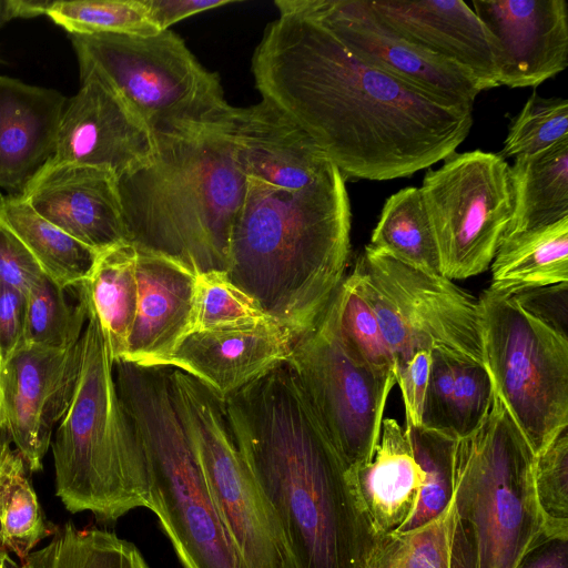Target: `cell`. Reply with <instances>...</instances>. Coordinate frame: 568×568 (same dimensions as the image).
<instances>
[{
    "mask_svg": "<svg viewBox=\"0 0 568 568\" xmlns=\"http://www.w3.org/2000/svg\"><path fill=\"white\" fill-rule=\"evenodd\" d=\"M252 72L262 98L295 120L344 178L409 176L454 153L473 125V109L367 65L300 14H280L266 27Z\"/></svg>",
    "mask_w": 568,
    "mask_h": 568,
    "instance_id": "6da1fadb",
    "label": "cell"
},
{
    "mask_svg": "<svg viewBox=\"0 0 568 568\" xmlns=\"http://www.w3.org/2000/svg\"><path fill=\"white\" fill-rule=\"evenodd\" d=\"M281 534L283 568H366L378 540L352 473L285 362L224 399Z\"/></svg>",
    "mask_w": 568,
    "mask_h": 568,
    "instance_id": "7a4b0ae2",
    "label": "cell"
},
{
    "mask_svg": "<svg viewBox=\"0 0 568 568\" xmlns=\"http://www.w3.org/2000/svg\"><path fill=\"white\" fill-rule=\"evenodd\" d=\"M349 251V199L334 164L296 191L246 180L225 276L297 338L334 297Z\"/></svg>",
    "mask_w": 568,
    "mask_h": 568,
    "instance_id": "3957f363",
    "label": "cell"
},
{
    "mask_svg": "<svg viewBox=\"0 0 568 568\" xmlns=\"http://www.w3.org/2000/svg\"><path fill=\"white\" fill-rule=\"evenodd\" d=\"M232 128L154 140L152 159L116 178L128 243L196 274L225 273L246 190Z\"/></svg>",
    "mask_w": 568,
    "mask_h": 568,
    "instance_id": "277c9868",
    "label": "cell"
},
{
    "mask_svg": "<svg viewBox=\"0 0 568 568\" xmlns=\"http://www.w3.org/2000/svg\"><path fill=\"white\" fill-rule=\"evenodd\" d=\"M88 305L77 388L51 442L55 496L71 514L88 510L98 523L113 524L135 508L149 509V476L116 390L108 341Z\"/></svg>",
    "mask_w": 568,
    "mask_h": 568,
    "instance_id": "5b68a950",
    "label": "cell"
},
{
    "mask_svg": "<svg viewBox=\"0 0 568 568\" xmlns=\"http://www.w3.org/2000/svg\"><path fill=\"white\" fill-rule=\"evenodd\" d=\"M536 455L493 387L483 424L455 444L450 568H518L544 539Z\"/></svg>",
    "mask_w": 568,
    "mask_h": 568,
    "instance_id": "8992f818",
    "label": "cell"
},
{
    "mask_svg": "<svg viewBox=\"0 0 568 568\" xmlns=\"http://www.w3.org/2000/svg\"><path fill=\"white\" fill-rule=\"evenodd\" d=\"M116 390L142 447L150 507L183 568H246L212 501L180 420L169 367L113 363Z\"/></svg>",
    "mask_w": 568,
    "mask_h": 568,
    "instance_id": "52a82bcc",
    "label": "cell"
},
{
    "mask_svg": "<svg viewBox=\"0 0 568 568\" xmlns=\"http://www.w3.org/2000/svg\"><path fill=\"white\" fill-rule=\"evenodd\" d=\"M80 78L106 85L145 124L153 140L192 136L232 123L235 109L220 78L173 31L151 36L73 34Z\"/></svg>",
    "mask_w": 568,
    "mask_h": 568,
    "instance_id": "ba28073f",
    "label": "cell"
},
{
    "mask_svg": "<svg viewBox=\"0 0 568 568\" xmlns=\"http://www.w3.org/2000/svg\"><path fill=\"white\" fill-rule=\"evenodd\" d=\"M493 387L535 455L568 428V338L526 312L511 295L478 298Z\"/></svg>",
    "mask_w": 568,
    "mask_h": 568,
    "instance_id": "9c48e42d",
    "label": "cell"
},
{
    "mask_svg": "<svg viewBox=\"0 0 568 568\" xmlns=\"http://www.w3.org/2000/svg\"><path fill=\"white\" fill-rule=\"evenodd\" d=\"M351 274L377 317L394 363L417 351L439 349L484 364L479 302L452 280L368 244Z\"/></svg>",
    "mask_w": 568,
    "mask_h": 568,
    "instance_id": "30bf717a",
    "label": "cell"
},
{
    "mask_svg": "<svg viewBox=\"0 0 568 568\" xmlns=\"http://www.w3.org/2000/svg\"><path fill=\"white\" fill-rule=\"evenodd\" d=\"M173 404L212 501L246 568H283L280 530L229 424L224 399L169 367Z\"/></svg>",
    "mask_w": 568,
    "mask_h": 568,
    "instance_id": "8fae6325",
    "label": "cell"
},
{
    "mask_svg": "<svg viewBox=\"0 0 568 568\" xmlns=\"http://www.w3.org/2000/svg\"><path fill=\"white\" fill-rule=\"evenodd\" d=\"M337 291L316 324L294 341L286 363L354 470L373 457L396 378L374 372L348 348L339 327Z\"/></svg>",
    "mask_w": 568,
    "mask_h": 568,
    "instance_id": "7c38bea8",
    "label": "cell"
},
{
    "mask_svg": "<svg viewBox=\"0 0 568 568\" xmlns=\"http://www.w3.org/2000/svg\"><path fill=\"white\" fill-rule=\"evenodd\" d=\"M419 187L436 241L440 273L464 280L484 273L513 215L510 166L491 152L452 153Z\"/></svg>",
    "mask_w": 568,
    "mask_h": 568,
    "instance_id": "4fadbf2b",
    "label": "cell"
},
{
    "mask_svg": "<svg viewBox=\"0 0 568 568\" xmlns=\"http://www.w3.org/2000/svg\"><path fill=\"white\" fill-rule=\"evenodd\" d=\"M280 14L313 18L355 57L453 106L473 109L481 92L464 69L408 40L381 18L369 0H276Z\"/></svg>",
    "mask_w": 568,
    "mask_h": 568,
    "instance_id": "5bb4252c",
    "label": "cell"
},
{
    "mask_svg": "<svg viewBox=\"0 0 568 568\" xmlns=\"http://www.w3.org/2000/svg\"><path fill=\"white\" fill-rule=\"evenodd\" d=\"M81 358V339L63 349L23 344L1 369L0 425L30 473L42 469L53 428L73 399Z\"/></svg>",
    "mask_w": 568,
    "mask_h": 568,
    "instance_id": "9a60e30c",
    "label": "cell"
},
{
    "mask_svg": "<svg viewBox=\"0 0 568 568\" xmlns=\"http://www.w3.org/2000/svg\"><path fill=\"white\" fill-rule=\"evenodd\" d=\"M493 43L499 85L537 87L568 65L565 0H473Z\"/></svg>",
    "mask_w": 568,
    "mask_h": 568,
    "instance_id": "2e32d148",
    "label": "cell"
},
{
    "mask_svg": "<svg viewBox=\"0 0 568 568\" xmlns=\"http://www.w3.org/2000/svg\"><path fill=\"white\" fill-rule=\"evenodd\" d=\"M154 152L145 124L106 85L85 77L67 100L49 164L88 165L118 178L146 164Z\"/></svg>",
    "mask_w": 568,
    "mask_h": 568,
    "instance_id": "e0dca14e",
    "label": "cell"
},
{
    "mask_svg": "<svg viewBox=\"0 0 568 568\" xmlns=\"http://www.w3.org/2000/svg\"><path fill=\"white\" fill-rule=\"evenodd\" d=\"M19 196L97 253L128 243L116 176L110 171L72 163L49 164Z\"/></svg>",
    "mask_w": 568,
    "mask_h": 568,
    "instance_id": "ac0fdd59",
    "label": "cell"
},
{
    "mask_svg": "<svg viewBox=\"0 0 568 568\" xmlns=\"http://www.w3.org/2000/svg\"><path fill=\"white\" fill-rule=\"evenodd\" d=\"M232 134L246 180L285 191L317 181L333 165L307 132L273 102L236 108Z\"/></svg>",
    "mask_w": 568,
    "mask_h": 568,
    "instance_id": "d6986e66",
    "label": "cell"
},
{
    "mask_svg": "<svg viewBox=\"0 0 568 568\" xmlns=\"http://www.w3.org/2000/svg\"><path fill=\"white\" fill-rule=\"evenodd\" d=\"M295 339L276 322L248 328L191 332L156 366L178 368L225 399L285 363Z\"/></svg>",
    "mask_w": 568,
    "mask_h": 568,
    "instance_id": "ffe728a7",
    "label": "cell"
},
{
    "mask_svg": "<svg viewBox=\"0 0 568 568\" xmlns=\"http://www.w3.org/2000/svg\"><path fill=\"white\" fill-rule=\"evenodd\" d=\"M374 11L408 40L467 71L481 91L499 87L493 43L463 0H369Z\"/></svg>",
    "mask_w": 568,
    "mask_h": 568,
    "instance_id": "44dd1931",
    "label": "cell"
},
{
    "mask_svg": "<svg viewBox=\"0 0 568 568\" xmlns=\"http://www.w3.org/2000/svg\"><path fill=\"white\" fill-rule=\"evenodd\" d=\"M136 252L138 306L122 359L156 366L192 331L199 274L163 255Z\"/></svg>",
    "mask_w": 568,
    "mask_h": 568,
    "instance_id": "7402d4cb",
    "label": "cell"
},
{
    "mask_svg": "<svg viewBox=\"0 0 568 568\" xmlns=\"http://www.w3.org/2000/svg\"><path fill=\"white\" fill-rule=\"evenodd\" d=\"M67 98L0 75V189L21 195L51 162Z\"/></svg>",
    "mask_w": 568,
    "mask_h": 568,
    "instance_id": "603a6c76",
    "label": "cell"
},
{
    "mask_svg": "<svg viewBox=\"0 0 568 568\" xmlns=\"http://www.w3.org/2000/svg\"><path fill=\"white\" fill-rule=\"evenodd\" d=\"M351 473L375 535L398 531L416 508L424 475L396 419H383L373 457Z\"/></svg>",
    "mask_w": 568,
    "mask_h": 568,
    "instance_id": "cb8c5ba5",
    "label": "cell"
},
{
    "mask_svg": "<svg viewBox=\"0 0 568 568\" xmlns=\"http://www.w3.org/2000/svg\"><path fill=\"white\" fill-rule=\"evenodd\" d=\"M490 270L489 290L505 295L568 282V217L506 236Z\"/></svg>",
    "mask_w": 568,
    "mask_h": 568,
    "instance_id": "d4e9b609",
    "label": "cell"
},
{
    "mask_svg": "<svg viewBox=\"0 0 568 568\" xmlns=\"http://www.w3.org/2000/svg\"><path fill=\"white\" fill-rule=\"evenodd\" d=\"M510 180L513 215L505 237L568 217V138L516 156Z\"/></svg>",
    "mask_w": 568,
    "mask_h": 568,
    "instance_id": "484cf974",
    "label": "cell"
},
{
    "mask_svg": "<svg viewBox=\"0 0 568 568\" xmlns=\"http://www.w3.org/2000/svg\"><path fill=\"white\" fill-rule=\"evenodd\" d=\"M136 247L123 243L99 253L81 283L104 332L113 362L128 351L138 306Z\"/></svg>",
    "mask_w": 568,
    "mask_h": 568,
    "instance_id": "4316f807",
    "label": "cell"
},
{
    "mask_svg": "<svg viewBox=\"0 0 568 568\" xmlns=\"http://www.w3.org/2000/svg\"><path fill=\"white\" fill-rule=\"evenodd\" d=\"M0 223L29 250L43 273L65 288L83 283L99 255L38 214L21 196H0Z\"/></svg>",
    "mask_w": 568,
    "mask_h": 568,
    "instance_id": "83f0119b",
    "label": "cell"
},
{
    "mask_svg": "<svg viewBox=\"0 0 568 568\" xmlns=\"http://www.w3.org/2000/svg\"><path fill=\"white\" fill-rule=\"evenodd\" d=\"M368 245L423 272L442 274L418 187L402 189L386 200Z\"/></svg>",
    "mask_w": 568,
    "mask_h": 568,
    "instance_id": "f1b7e54d",
    "label": "cell"
},
{
    "mask_svg": "<svg viewBox=\"0 0 568 568\" xmlns=\"http://www.w3.org/2000/svg\"><path fill=\"white\" fill-rule=\"evenodd\" d=\"M57 527L41 508L22 456L6 445L0 452V548L23 560Z\"/></svg>",
    "mask_w": 568,
    "mask_h": 568,
    "instance_id": "f546056e",
    "label": "cell"
},
{
    "mask_svg": "<svg viewBox=\"0 0 568 568\" xmlns=\"http://www.w3.org/2000/svg\"><path fill=\"white\" fill-rule=\"evenodd\" d=\"M20 568H150L138 547L112 531L58 526L48 545L31 551Z\"/></svg>",
    "mask_w": 568,
    "mask_h": 568,
    "instance_id": "4dcf8cb0",
    "label": "cell"
},
{
    "mask_svg": "<svg viewBox=\"0 0 568 568\" xmlns=\"http://www.w3.org/2000/svg\"><path fill=\"white\" fill-rule=\"evenodd\" d=\"M65 288L43 274L27 294L26 345L63 349L81 339L88 320V298L82 285L74 287L75 304Z\"/></svg>",
    "mask_w": 568,
    "mask_h": 568,
    "instance_id": "1f68e13d",
    "label": "cell"
},
{
    "mask_svg": "<svg viewBox=\"0 0 568 568\" xmlns=\"http://www.w3.org/2000/svg\"><path fill=\"white\" fill-rule=\"evenodd\" d=\"M423 470V485L416 508L396 532L418 528L443 514L453 495L455 438L422 426L404 427Z\"/></svg>",
    "mask_w": 568,
    "mask_h": 568,
    "instance_id": "d6a6232c",
    "label": "cell"
},
{
    "mask_svg": "<svg viewBox=\"0 0 568 568\" xmlns=\"http://www.w3.org/2000/svg\"><path fill=\"white\" fill-rule=\"evenodd\" d=\"M454 506L427 524L378 538L366 568H450Z\"/></svg>",
    "mask_w": 568,
    "mask_h": 568,
    "instance_id": "836d02e7",
    "label": "cell"
},
{
    "mask_svg": "<svg viewBox=\"0 0 568 568\" xmlns=\"http://www.w3.org/2000/svg\"><path fill=\"white\" fill-rule=\"evenodd\" d=\"M45 14L73 34L160 32L149 20L141 0L52 1Z\"/></svg>",
    "mask_w": 568,
    "mask_h": 568,
    "instance_id": "e575fe53",
    "label": "cell"
},
{
    "mask_svg": "<svg viewBox=\"0 0 568 568\" xmlns=\"http://www.w3.org/2000/svg\"><path fill=\"white\" fill-rule=\"evenodd\" d=\"M273 322L247 294L229 281L225 273L197 275L191 332L248 328Z\"/></svg>",
    "mask_w": 568,
    "mask_h": 568,
    "instance_id": "d590c367",
    "label": "cell"
},
{
    "mask_svg": "<svg viewBox=\"0 0 568 568\" xmlns=\"http://www.w3.org/2000/svg\"><path fill=\"white\" fill-rule=\"evenodd\" d=\"M339 327L342 336L365 365L382 375L394 374V358L379 323L349 274L338 287Z\"/></svg>",
    "mask_w": 568,
    "mask_h": 568,
    "instance_id": "8d00e7d4",
    "label": "cell"
},
{
    "mask_svg": "<svg viewBox=\"0 0 568 568\" xmlns=\"http://www.w3.org/2000/svg\"><path fill=\"white\" fill-rule=\"evenodd\" d=\"M567 138L568 101L534 91L513 121L498 155L506 159L534 154Z\"/></svg>",
    "mask_w": 568,
    "mask_h": 568,
    "instance_id": "74e56055",
    "label": "cell"
},
{
    "mask_svg": "<svg viewBox=\"0 0 568 568\" xmlns=\"http://www.w3.org/2000/svg\"><path fill=\"white\" fill-rule=\"evenodd\" d=\"M534 484L546 536L568 539V428L536 455Z\"/></svg>",
    "mask_w": 568,
    "mask_h": 568,
    "instance_id": "f35d334b",
    "label": "cell"
},
{
    "mask_svg": "<svg viewBox=\"0 0 568 568\" xmlns=\"http://www.w3.org/2000/svg\"><path fill=\"white\" fill-rule=\"evenodd\" d=\"M491 403L493 384L485 365L456 358L452 436L459 439L475 432L487 417Z\"/></svg>",
    "mask_w": 568,
    "mask_h": 568,
    "instance_id": "ab89813d",
    "label": "cell"
},
{
    "mask_svg": "<svg viewBox=\"0 0 568 568\" xmlns=\"http://www.w3.org/2000/svg\"><path fill=\"white\" fill-rule=\"evenodd\" d=\"M456 357L439 349L432 352V365L422 413V427L452 436L453 389ZM454 438V437H453Z\"/></svg>",
    "mask_w": 568,
    "mask_h": 568,
    "instance_id": "60d3db41",
    "label": "cell"
},
{
    "mask_svg": "<svg viewBox=\"0 0 568 568\" xmlns=\"http://www.w3.org/2000/svg\"><path fill=\"white\" fill-rule=\"evenodd\" d=\"M432 352L430 349L417 351L408 358L394 363V375L396 384L400 388L405 408V426L418 427L422 425Z\"/></svg>",
    "mask_w": 568,
    "mask_h": 568,
    "instance_id": "b9f144b4",
    "label": "cell"
},
{
    "mask_svg": "<svg viewBox=\"0 0 568 568\" xmlns=\"http://www.w3.org/2000/svg\"><path fill=\"white\" fill-rule=\"evenodd\" d=\"M43 274L23 243L0 223V283L28 294Z\"/></svg>",
    "mask_w": 568,
    "mask_h": 568,
    "instance_id": "7bdbcfd3",
    "label": "cell"
},
{
    "mask_svg": "<svg viewBox=\"0 0 568 568\" xmlns=\"http://www.w3.org/2000/svg\"><path fill=\"white\" fill-rule=\"evenodd\" d=\"M511 296L526 312L568 338V282L520 291Z\"/></svg>",
    "mask_w": 568,
    "mask_h": 568,
    "instance_id": "ee69618b",
    "label": "cell"
},
{
    "mask_svg": "<svg viewBox=\"0 0 568 568\" xmlns=\"http://www.w3.org/2000/svg\"><path fill=\"white\" fill-rule=\"evenodd\" d=\"M27 294L0 283V369L23 345Z\"/></svg>",
    "mask_w": 568,
    "mask_h": 568,
    "instance_id": "f6af8a7d",
    "label": "cell"
},
{
    "mask_svg": "<svg viewBox=\"0 0 568 568\" xmlns=\"http://www.w3.org/2000/svg\"><path fill=\"white\" fill-rule=\"evenodd\" d=\"M149 20L159 30H169V27L196 13L216 9L234 0H141Z\"/></svg>",
    "mask_w": 568,
    "mask_h": 568,
    "instance_id": "bcb514c9",
    "label": "cell"
},
{
    "mask_svg": "<svg viewBox=\"0 0 568 568\" xmlns=\"http://www.w3.org/2000/svg\"><path fill=\"white\" fill-rule=\"evenodd\" d=\"M518 568H568V539H544L525 556Z\"/></svg>",
    "mask_w": 568,
    "mask_h": 568,
    "instance_id": "7dc6e473",
    "label": "cell"
},
{
    "mask_svg": "<svg viewBox=\"0 0 568 568\" xmlns=\"http://www.w3.org/2000/svg\"><path fill=\"white\" fill-rule=\"evenodd\" d=\"M52 1L0 0V27L14 18H32L45 14Z\"/></svg>",
    "mask_w": 568,
    "mask_h": 568,
    "instance_id": "c3c4849f",
    "label": "cell"
},
{
    "mask_svg": "<svg viewBox=\"0 0 568 568\" xmlns=\"http://www.w3.org/2000/svg\"><path fill=\"white\" fill-rule=\"evenodd\" d=\"M0 568H20V566L9 556V552L0 548Z\"/></svg>",
    "mask_w": 568,
    "mask_h": 568,
    "instance_id": "681fc988",
    "label": "cell"
},
{
    "mask_svg": "<svg viewBox=\"0 0 568 568\" xmlns=\"http://www.w3.org/2000/svg\"><path fill=\"white\" fill-rule=\"evenodd\" d=\"M8 444H11V440L9 438L8 433L6 429L0 425V452L3 449V447Z\"/></svg>",
    "mask_w": 568,
    "mask_h": 568,
    "instance_id": "f907efd6",
    "label": "cell"
},
{
    "mask_svg": "<svg viewBox=\"0 0 568 568\" xmlns=\"http://www.w3.org/2000/svg\"><path fill=\"white\" fill-rule=\"evenodd\" d=\"M0 381H1V369H0Z\"/></svg>",
    "mask_w": 568,
    "mask_h": 568,
    "instance_id": "816d5d0a",
    "label": "cell"
}]
</instances>
